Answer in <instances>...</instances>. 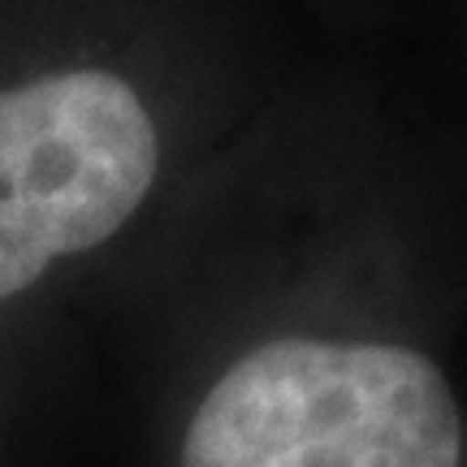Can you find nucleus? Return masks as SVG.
I'll list each match as a JSON object with an SVG mask.
<instances>
[{
	"label": "nucleus",
	"instance_id": "1",
	"mask_svg": "<svg viewBox=\"0 0 467 467\" xmlns=\"http://www.w3.org/2000/svg\"><path fill=\"white\" fill-rule=\"evenodd\" d=\"M459 407L433 359L317 337L243 355L182 441V467H459Z\"/></svg>",
	"mask_w": 467,
	"mask_h": 467
},
{
	"label": "nucleus",
	"instance_id": "2",
	"mask_svg": "<svg viewBox=\"0 0 467 467\" xmlns=\"http://www.w3.org/2000/svg\"><path fill=\"white\" fill-rule=\"evenodd\" d=\"M156 165V121L109 69L0 91V303L52 260L113 238L148 200Z\"/></svg>",
	"mask_w": 467,
	"mask_h": 467
}]
</instances>
